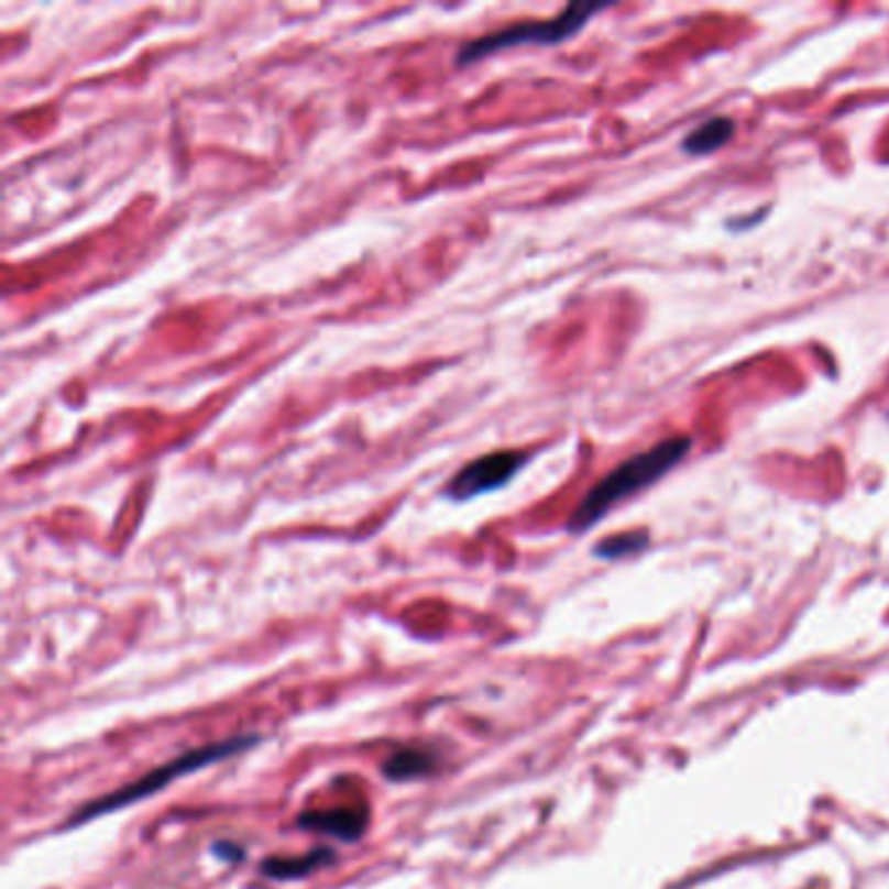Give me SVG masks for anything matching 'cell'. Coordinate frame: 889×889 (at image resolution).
I'll list each match as a JSON object with an SVG mask.
<instances>
[{
	"instance_id": "obj_1",
	"label": "cell",
	"mask_w": 889,
	"mask_h": 889,
	"mask_svg": "<svg viewBox=\"0 0 889 889\" xmlns=\"http://www.w3.org/2000/svg\"><path fill=\"white\" fill-rule=\"evenodd\" d=\"M689 451L691 441L681 436V439H668L658 443V447L641 451V454H634L626 462H621L616 470H611L608 475L600 480L595 489H590L588 496L582 498V504L577 506L569 519V533H588L590 527H595L613 506L621 504V501L650 489V485L658 483L660 478H666L670 470L679 468V464L687 460Z\"/></svg>"
},
{
	"instance_id": "obj_2",
	"label": "cell",
	"mask_w": 889,
	"mask_h": 889,
	"mask_svg": "<svg viewBox=\"0 0 889 889\" xmlns=\"http://www.w3.org/2000/svg\"><path fill=\"white\" fill-rule=\"evenodd\" d=\"M253 744H259V736L245 733V736H232V738L220 740V744L199 746V749H190L186 754H180V757L154 767V770L150 775H144V778L129 782L125 788L112 790V793L102 795V799L84 803V806L68 820V827H79V824L97 820V816L112 814V811L131 806V803H139L141 799H146V795H154V793H160V790H165L167 786H173V782L183 778V775L199 772V770H204V767L217 765V761H222L228 757H235V754L251 749Z\"/></svg>"
},
{
	"instance_id": "obj_3",
	"label": "cell",
	"mask_w": 889,
	"mask_h": 889,
	"mask_svg": "<svg viewBox=\"0 0 889 889\" xmlns=\"http://www.w3.org/2000/svg\"><path fill=\"white\" fill-rule=\"evenodd\" d=\"M608 6L603 3H571L563 9L559 17L546 21H522V24L504 26V30L485 34L468 42L460 53H457V66H472V63L489 58V55L514 51V47L527 45H559V42L574 37L577 32L584 30V24L600 11Z\"/></svg>"
},
{
	"instance_id": "obj_4",
	"label": "cell",
	"mask_w": 889,
	"mask_h": 889,
	"mask_svg": "<svg viewBox=\"0 0 889 889\" xmlns=\"http://www.w3.org/2000/svg\"><path fill=\"white\" fill-rule=\"evenodd\" d=\"M530 462V457L525 451H493V454L480 457V460H472L470 464L457 472L454 478L449 480V485L443 489V496L451 501H472L478 496H485V493H493L504 485H509V480L517 475V472Z\"/></svg>"
},
{
	"instance_id": "obj_5",
	"label": "cell",
	"mask_w": 889,
	"mask_h": 889,
	"mask_svg": "<svg viewBox=\"0 0 889 889\" xmlns=\"http://www.w3.org/2000/svg\"><path fill=\"white\" fill-rule=\"evenodd\" d=\"M298 827L321 832V835L337 837L342 843H352L369 827V809L363 803H352V806L306 811V814L298 816Z\"/></svg>"
},
{
	"instance_id": "obj_6",
	"label": "cell",
	"mask_w": 889,
	"mask_h": 889,
	"mask_svg": "<svg viewBox=\"0 0 889 889\" xmlns=\"http://www.w3.org/2000/svg\"><path fill=\"white\" fill-rule=\"evenodd\" d=\"M334 858L337 856L331 848H314L308 850L306 856H274L261 860V874L277 881H293L323 869V866H329Z\"/></svg>"
},
{
	"instance_id": "obj_7",
	"label": "cell",
	"mask_w": 889,
	"mask_h": 889,
	"mask_svg": "<svg viewBox=\"0 0 889 889\" xmlns=\"http://www.w3.org/2000/svg\"><path fill=\"white\" fill-rule=\"evenodd\" d=\"M733 136H736V123L731 118L717 116L704 120L702 125L687 133L681 141V150L691 154V157H707V154L723 150Z\"/></svg>"
},
{
	"instance_id": "obj_8",
	"label": "cell",
	"mask_w": 889,
	"mask_h": 889,
	"mask_svg": "<svg viewBox=\"0 0 889 889\" xmlns=\"http://www.w3.org/2000/svg\"><path fill=\"white\" fill-rule=\"evenodd\" d=\"M436 770V757L420 746H405V749L394 751L389 759L384 761V775L392 782L418 780L426 778Z\"/></svg>"
},
{
	"instance_id": "obj_9",
	"label": "cell",
	"mask_w": 889,
	"mask_h": 889,
	"mask_svg": "<svg viewBox=\"0 0 889 889\" xmlns=\"http://www.w3.org/2000/svg\"><path fill=\"white\" fill-rule=\"evenodd\" d=\"M647 546V533H624V535H616V538H605L600 546L595 548V553L600 559H624V556H632L637 553Z\"/></svg>"
},
{
	"instance_id": "obj_10",
	"label": "cell",
	"mask_w": 889,
	"mask_h": 889,
	"mask_svg": "<svg viewBox=\"0 0 889 889\" xmlns=\"http://www.w3.org/2000/svg\"><path fill=\"white\" fill-rule=\"evenodd\" d=\"M215 853L220 858H224V860H240V858H243V850H240L238 845H232V843H217Z\"/></svg>"
}]
</instances>
